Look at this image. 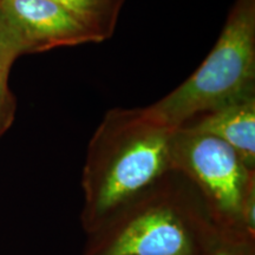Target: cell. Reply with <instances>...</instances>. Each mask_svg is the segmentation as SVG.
<instances>
[{"label": "cell", "instance_id": "obj_1", "mask_svg": "<svg viewBox=\"0 0 255 255\" xmlns=\"http://www.w3.org/2000/svg\"><path fill=\"white\" fill-rule=\"evenodd\" d=\"M171 132L144 108L105 114L89 143L82 174L81 223L88 235L173 173Z\"/></svg>", "mask_w": 255, "mask_h": 255}, {"label": "cell", "instance_id": "obj_2", "mask_svg": "<svg viewBox=\"0 0 255 255\" xmlns=\"http://www.w3.org/2000/svg\"><path fill=\"white\" fill-rule=\"evenodd\" d=\"M212 228L197 191L173 171L89 234L83 255H200Z\"/></svg>", "mask_w": 255, "mask_h": 255}, {"label": "cell", "instance_id": "obj_3", "mask_svg": "<svg viewBox=\"0 0 255 255\" xmlns=\"http://www.w3.org/2000/svg\"><path fill=\"white\" fill-rule=\"evenodd\" d=\"M255 91V0H235L214 47L189 78L144 108L177 129L191 119Z\"/></svg>", "mask_w": 255, "mask_h": 255}, {"label": "cell", "instance_id": "obj_4", "mask_svg": "<svg viewBox=\"0 0 255 255\" xmlns=\"http://www.w3.org/2000/svg\"><path fill=\"white\" fill-rule=\"evenodd\" d=\"M170 162L197 191L214 227L226 237L255 245L244 222L248 194L255 189V169L221 139L188 128L170 136Z\"/></svg>", "mask_w": 255, "mask_h": 255}, {"label": "cell", "instance_id": "obj_5", "mask_svg": "<svg viewBox=\"0 0 255 255\" xmlns=\"http://www.w3.org/2000/svg\"><path fill=\"white\" fill-rule=\"evenodd\" d=\"M0 8L17 30L25 55L102 41L77 15L51 0H0Z\"/></svg>", "mask_w": 255, "mask_h": 255}, {"label": "cell", "instance_id": "obj_6", "mask_svg": "<svg viewBox=\"0 0 255 255\" xmlns=\"http://www.w3.org/2000/svg\"><path fill=\"white\" fill-rule=\"evenodd\" d=\"M188 128L221 139L255 169V91L191 119Z\"/></svg>", "mask_w": 255, "mask_h": 255}, {"label": "cell", "instance_id": "obj_7", "mask_svg": "<svg viewBox=\"0 0 255 255\" xmlns=\"http://www.w3.org/2000/svg\"><path fill=\"white\" fill-rule=\"evenodd\" d=\"M77 15L102 41L113 36L124 0H51Z\"/></svg>", "mask_w": 255, "mask_h": 255}, {"label": "cell", "instance_id": "obj_8", "mask_svg": "<svg viewBox=\"0 0 255 255\" xmlns=\"http://www.w3.org/2000/svg\"><path fill=\"white\" fill-rule=\"evenodd\" d=\"M23 55H25L23 41L0 8V79L8 78L15 59Z\"/></svg>", "mask_w": 255, "mask_h": 255}, {"label": "cell", "instance_id": "obj_9", "mask_svg": "<svg viewBox=\"0 0 255 255\" xmlns=\"http://www.w3.org/2000/svg\"><path fill=\"white\" fill-rule=\"evenodd\" d=\"M200 255H255V245L233 240L213 225Z\"/></svg>", "mask_w": 255, "mask_h": 255}, {"label": "cell", "instance_id": "obj_10", "mask_svg": "<svg viewBox=\"0 0 255 255\" xmlns=\"http://www.w3.org/2000/svg\"><path fill=\"white\" fill-rule=\"evenodd\" d=\"M17 101L8 87V78L0 79V137L7 131L14 121Z\"/></svg>", "mask_w": 255, "mask_h": 255}]
</instances>
